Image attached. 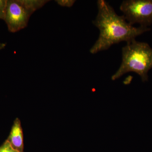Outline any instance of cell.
<instances>
[{
	"mask_svg": "<svg viewBox=\"0 0 152 152\" xmlns=\"http://www.w3.org/2000/svg\"><path fill=\"white\" fill-rule=\"evenodd\" d=\"M7 140L12 148L19 152H24L23 136L21 122L17 118L14 121Z\"/></svg>",
	"mask_w": 152,
	"mask_h": 152,
	"instance_id": "5b68a950",
	"label": "cell"
},
{
	"mask_svg": "<svg viewBox=\"0 0 152 152\" xmlns=\"http://www.w3.org/2000/svg\"><path fill=\"white\" fill-rule=\"evenodd\" d=\"M97 4L98 14L93 23L100 33L97 40L90 49L92 54L108 50L121 42H129L151 30L148 27H136L131 25L124 16L118 15L104 0H99Z\"/></svg>",
	"mask_w": 152,
	"mask_h": 152,
	"instance_id": "6da1fadb",
	"label": "cell"
},
{
	"mask_svg": "<svg viewBox=\"0 0 152 152\" xmlns=\"http://www.w3.org/2000/svg\"><path fill=\"white\" fill-rule=\"evenodd\" d=\"M7 0H0V19L4 20Z\"/></svg>",
	"mask_w": 152,
	"mask_h": 152,
	"instance_id": "52a82bcc",
	"label": "cell"
},
{
	"mask_svg": "<svg viewBox=\"0 0 152 152\" xmlns=\"http://www.w3.org/2000/svg\"><path fill=\"white\" fill-rule=\"evenodd\" d=\"M0 152H19L11 146L7 140L0 147Z\"/></svg>",
	"mask_w": 152,
	"mask_h": 152,
	"instance_id": "8992f818",
	"label": "cell"
},
{
	"mask_svg": "<svg viewBox=\"0 0 152 152\" xmlns=\"http://www.w3.org/2000/svg\"><path fill=\"white\" fill-rule=\"evenodd\" d=\"M56 1L58 4L62 7H71L73 5L76 1L74 0H58Z\"/></svg>",
	"mask_w": 152,
	"mask_h": 152,
	"instance_id": "ba28073f",
	"label": "cell"
},
{
	"mask_svg": "<svg viewBox=\"0 0 152 152\" xmlns=\"http://www.w3.org/2000/svg\"><path fill=\"white\" fill-rule=\"evenodd\" d=\"M120 9L127 21L148 27L152 24V0H125Z\"/></svg>",
	"mask_w": 152,
	"mask_h": 152,
	"instance_id": "277c9868",
	"label": "cell"
},
{
	"mask_svg": "<svg viewBox=\"0 0 152 152\" xmlns=\"http://www.w3.org/2000/svg\"><path fill=\"white\" fill-rule=\"evenodd\" d=\"M46 0H8L4 20L10 32H16L24 28L32 14L43 7Z\"/></svg>",
	"mask_w": 152,
	"mask_h": 152,
	"instance_id": "3957f363",
	"label": "cell"
},
{
	"mask_svg": "<svg viewBox=\"0 0 152 152\" xmlns=\"http://www.w3.org/2000/svg\"><path fill=\"white\" fill-rule=\"evenodd\" d=\"M152 68V48L147 43L134 40L122 48L121 64L111 79L115 80L125 74L133 72L138 74L143 82L147 81L148 72Z\"/></svg>",
	"mask_w": 152,
	"mask_h": 152,
	"instance_id": "7a4b0ae2",
	"label": "cell"
}]
</instances>
